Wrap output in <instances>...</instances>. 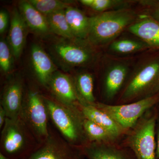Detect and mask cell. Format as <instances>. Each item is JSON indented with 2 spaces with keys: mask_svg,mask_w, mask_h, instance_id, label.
I'll return each instance as SVG.
<instances>
[{
  "mask_svg": "<svg viewBox=\"0 0 159 159\" xmlns=\"http://www.w3.org/2000/svg\"><path fill=\"white\" fill-rule=\"evenodd\" d=\"M49 117L57 131L71 145L83 147L90 143L84 128V117L80 106L69 107L44 96Z\"/></svg>",
  "mask_w": 159,
  "mask_h": 159,
  "instance_id": "6da1fadb",
  "label": "cell"
},
{
  "mask_svg": "<svg viewBox=\"0 0 159 159\" xmlns=\"http://www.w3.org/2000/svg\"><path fill=\"white\" fill-rule=\"evenodd\" d=\"M144 3L148 6L150 16L159 21V0L145 1Z\"/></svg>",
  "mask_w": 159,
  "mask_h": 159,
  "instance_id": "4316f807",
  "label": "cell"
},
{
  "mask_svg": "<svg viewBox=\"0 0 159 159\" xmlns=\"http://www.w3.org/2000/svg\"><path fill=\"white\" fill-rule=\"evenodd\" d=\"M80 107L85 119L105 128L117 139L126 133V131L123 129L110 116L95 106L80 104Z\"/></svg>",
  "mask_w": 159,
  "mask_h": 159,
  "instance_id": "ac0fdd59",
  "label": "cell"
},
{
  "mask_svg": "<svg viewBox=\"0 0 159 159\" xmlns=\"http://www.w3.org/2000/svg\"><path fill=\"white\" fill-rule=\"evenodd\" d=\"M156 116H144L131 129L126 142L136 159H156Z\"/></svg>",
  "mask_w": 159,
  "mask_h": 159,
  "instance_id": "52a82bcc",
  "label": "cell"
},
{
  "mask_svg": "<svg viewBox=\"0 0 159 159\" xmlns=\"http://www.w3.org/2000/svg\"><path fill=\"white\" fill-rule=\"evenodd\" d=\"M7 118V114L5 110L0 105V129H2Z\"/></svg>",
  "mask_w": 159,
  "mask_h": 159,
  "instance_id": "f1b7e54d",
  "label": "cell"
},
{
  "mask_svg": "<svg viewBox=\"0 0 159 159\" xmlns=\"http://www.w3.org/2000/svg\"><path fill=\"white\" fill-rule=\"evenodd\" d=\"M18 9L31 32L41 36H48L51 33L45 16L35 9L29 1H20Z\"/></svg>",
  "mask_w": 159,
  "mask_h": 159,
  "instance_id": "9a60e30c",
  "label": "cell"
},
{
  "mask_svg": "<svg viewBox=\"0 0 159 159\" xmlns=\"http://www.w3.org/2000/svg\"><path fill=\"white\" fill-rule=\"evenodd\" d=\"M128 73V66L122 63H117L107 69L103 80V93L106 99H113L122 88Z\"/></svg>",
  "mask_w": 159,
  "mask_h": 159,
  "instance_id": "e0dca14e",
  "label": "cell"
},
{
  "mask_svg": "<svg viewBox=\"0 0 159 159\" xmlns=\"http://www.w3.org/2000/svg\"><path fill=\"white\" fill-rule=\"evenodd\" d=\"M79 96L80 104L93 105L96 103L94 94V78L90 73L82 72L73 77Z\"/></svg>",
  "mask_w": 159,
  "mask_h": 159,
  "instance_id": "ffe728a7",
  "label": "cell"
},
{
  "mask_svg": "<svg viewBox=\"0 0 159 159\" xmlns=\"http://www.w3.org/2000/svg\"><path fill=\"white\" fill-rule=\"evenodd\" d=\"M159 102V93L152 97L125 104L113 105L97 102L93 105L108 114L127 131L133 128L144 114Z\"/></svg>",
  "mask_w": 159,
  "mask_h": 159,
  "instance_id": "ba28073f",
  "label": "cell"
},
{
  "mask_svg": "<svg viewBox=\"0 0 159 159\" xmlns=\"http://www.w3.org/2000/svg\"><path fill=\"white\" fill-rule=\"evenodd\" d=\"M82 148L88 159H136L133 153L114 143L90 142Z\"/></svg>",
  "mask_w": 159,
  "mask_h": 159,
  "instance_id": "5bb4252c",
  "label": "cell"
},
{
  "mask_svg": "<svg viewBox=\"0 0 159 159\" xmlns=\"http://www.w3.org/2000/svg\"><path fill=\"white\" fill-rule=\"evenodd\" d=\"M9 16L5 9L0 11V33L3 34L7 30L9 25Z\"/></svg>",
  "mask_w": 159,
  "mask_h": 159,
  "instance_id": "83f0119b",
  "label": "cell"
},
{
  "mask_svg": "<svg viewBox=\"0 0 159 159\" xmlns=\"http://www.w3.org/2000/svg\"><path fill=\"white\" fill-rule=\"evenodd\" d=\"M66 18L75 38L86 39L90 26L91 17L72 6L65 9Z\"/></svg>",
  "mask_w": 159,
  "mask_h": 159,
  "instance_id": "d6986e66",
  "label": "cell"
},
{
  "mask_svg": "<svg viewBox=\"0 0 159 159\" xmlns=\"http://www.w3.org/2000/svg\"><path fill=\"white\" fill-rule=\"evenodd\" d=\"M46 16L51 32L60 37L75 38L66 18L65 10L55 11Z\"/></svg>",
  "mask_w": 159,
  "mask_h": 159,
  "instance_id": "44dd1931",
  "label": "cell"
},
{
  "mask_svg": "<svg viewBox=\"0 0 159 159\" xmlns=\"http://www.w3.org/2000/svg\"><path fill=\"white\" fill-rule=\"evenodd\" d=\"M0 159H12L4 155L2 152H0Z\"/></svg>",
  "mask_w": 159,
  "mask_h": 159,
  "instance_id": "4dcf8cb0",
  "label": "cell"
},
{
  "mask_svg": "<svg viewBox=\"0 0 159 159\" xmlns=\"http://www.w3.org/2000/svg\"><path fill=\"white\" fill-rule=\"evenodd\" d=\"M136 18L135 13L129 9L101 12L91 17L89 30L86 40L94 47L108 43L126 27L135 22Z\"/></svg>",
  "mask_w": 159,
  "mask_h": 159,
  "instance_id": "5b68a950",
  "label": "cell"
},
{
  "mask_svg": "<svg viewBox=\"0 0 159 159\" xmlns=\"http://www.w3.org/2000/svg\"><path fill=\"white\" fill-rule=\"evenodd\" d=\"M83 125L90 142L114 143L118 139L105 128L85 118Z\"/></svg>",
  "mask_w": 159,
  "mask_h": 159,
  "instance_id": "7402d4cb",
  "label": "cell"
},
{
  "mask_svg": "<svg viewBox=\"0 0 159 159\" xmlns=\"http://www.w3.org/2000/svg\"><path fill=\"white\" fill-rule=\"evenodd\" d=\"M1 152L12 159H28L40 145L19 117L7 118L2 129Z\"/></svg>",
  "mask_w": 159,
  "mask_h": 159,
  "instance_id": "277c9868",
  "label": "cell"
},
{
  "mask_svg": "<svg viewBox=\"0 0 159 159\" xmlns=\"http://www.w3.org/2000/svg\"><path fill=\"white\" fill-rule=\"evenodd\" d=\"M80 2L95 11L105 12L123 5L125 2L118 0H80Z\"/></svg>",
  "mask_w": 159,
  "mask_h": 159,
  "instance_id": "484cf974",
  "label": "cell"
},
{
  "mask_svg": "<svg viewBox=\"0 0 159 159\" xmlns=\"http://www.w3.org/2000/svg\"><path fill=\"white\" fill-rule=\"evenodd\" d=\"M15 58L7 40L0 41V68L4 74H9L12 71Z\"/></svg>",
  "mask_w": 159,
  "mask_h": 159,
  "instance_id": "d4e9b609",
  "label": "cell"
},
{
  "mask_svg": "<svg viewBox=\"0 0 159 159\" xmlns=\"http://www.w3.org/2000/svg\"><path fill=\"white\" fill-rule=\"evenodd\" d=\"M82 147L71 145L49 124L48 135L28 159H84Z\"/></svg>",
  "mask_w": 159,
  "mask_h": 159,
  "instance_id": "9c48e42d",
  "label": "cell"
},
{
  "mask_svg": "<svg viewBox=\"0 0 159 159\" xmlns=\"http://www.w3.org/2000/svg\"><path fill=\"white\" fill-rule=\"evenodd\" d=\"M128 31L147 44L149 48L159 49V21L151 16L135 22Z\"/></svg>",
  "mask_w": 159,
  "mask_h": 159,
  "instance_id": "2e32d148",
  "label": "cell"
},
{
  "mask_svg": "<svg viewBox=\"0 0 159 159\" xmlns=\"http://www.w3.org/2000/svg\"><path fill=\"white\" fill-rule=\"evenodd\" d=\"M30 61L34 78L46 88L53 74L57 70L53 60L41 46L34 43L30 50Z\"/></svg>",
  "mask_w": 159,
  "mask_h": 159,
  "instance_id": "7c38bea8",
  "label": "cell"
},
{
  "mask_svg": "<svg viewBox=\"0 0 159 159\" xmlns=\"http://www.w3.org/2000/svg\"><path fill=\"white\" fill-rule=\"evenodd\" d=\"M7 42L15 59L21 55L25 48L29 29L18 9L13 8Z\"/></svg>",
  "mask_w": 159,
  "mask_h": 159,
  "instance_id": "4fadbf2b",
  "label": "cell"
},
{
  "mask_svg": "<svg viewBox=\"0 0 159 159\" xmlns=\"http://www.w3.org/2000/svg\"><path fill=\"white\" fill-rule=\"evenodd\" d=\"M25 87V80L19 75L11 76L6 80L2 92L0 105L6 111L7 118L19 117Z\"/></svg>",
  "mask_w": 159,
  "mask_h": 159,
  "instance_id": "8fae6325",
  "label": "cell"
},
{
  "mask_svg": "<svg viewBox=\"0 0 159 159\" xmlns=\"http://www.w3.org/2000/svg\"><path fill=\"white\" fill-rule=\"evenodd\" d=\"M159 93V51L140 63L131 75L119 99L122 104Z\"/></svg>",
  "mask_w": 159,
  "mask_h": 159,
  "instance_id": "7a4b0ae2",
  "label": "cell"
},
{
  "mask_svg": "<svg viewBox=\"0 0 159 159\" xmlns=\"http://www.w3.org/2000/svg\"><path fill=\"white\" fill-rule=\"evenodd\" d=\"M149 47L142 40L121 39L111 43L109 49L111 52L119 54H129L148 48Z\"/></svg>",
  "mask_w": 159,
  "mask_h": 159,
  "instance_id": "603a6c76",
  "label": "cell"
},
{
  "mask_svg": "<svg viewBox=\"0 0 159 159\" xmlns=\"http://www.w3.org/2000/svg\"><path fill=\"white\" fill-rule=\"evenodd\" d=\"M45 89L50 92L52 98L63 105L69 107L79 106L80 100L73 77L68 74L56 71Z\"/></svg>",
  "mask_w": 159,
  "mask_h": 159,
  "instance_id": "30bf717a",
  "label": "cell"
},
{
  "mask_svg": "<svg viewBox=\"0 0 159 159\" xmlns=\"http://www.w3.org/2000/svg\"><path fill=\"white\" fill-rule=\"evenodd\" d=\"M19 118L42 144L48 135L49 117L44 95L37 89L26 86Z\"/></svg>",
  "mask_w": 159,
  "mask_h": 159,
  "instance_id": "8992f818",
  "label": "cell"
},
{
  "mask_svg": "<svg viewBox=\"0 0 159 159\" xmlns=\"http://www.w3.org/2000/svg\"><path fill=\"white\" fill-rule=\"evenodd\" d=\"M157 157L159 158V126L157 139Z\"/></svg>",
  "mask_w": 159,
  "mask_h": 159,
  "instance_id": "f546056e",
  "label": "cell"
},
{
  "mask_svg": "<svg viewBox=\"0 0 159 159\" xmlns=\"http://www.w3.org/2000/svg\"><path fill=\"white\" fill-rule=\"evenodd\" d=\"M48 48L54 63L65 72L88 66L97 57L94 46L85 39L59 37L53 40Z\"/></svg>",
  "mask_w": 159,
  "mask_h": 159,
  "instance_id": "3957f363",
  "label": "cell"
},
{
  "mask_svg": "<svg viewBox=\"0 0 159 159\" xmlns=\"http://www.w3.org/2000/svg\"><path fill=\"white\" fill-rule=\"evenodd\" d=\"M35 9L47 16L60 10H65L71 6L72 2L59 0H29Z\"/></svg>",
  "mask_w": 159,
  "mask_h": 159,
  "instance_id": "cb8c5ba5",
  "label": "cell"
}]
</instances>
